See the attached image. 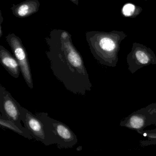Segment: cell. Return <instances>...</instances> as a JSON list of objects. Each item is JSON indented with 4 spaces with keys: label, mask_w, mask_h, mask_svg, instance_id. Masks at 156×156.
Returning <instances> with one entry per match:
<instances>
[{
    "label": "cell",
    "mask_w": 156,
    "mask_h": 156,
    "mask_svg": "<svg viewBox=\"0 0 156 156\" xmlns=\"http://www.w3.org/2000/svg\"><path fill=\"white\" fill-rule=\"evenodd\" d=\"M128 69L134 74L144 66L156 64V56L150 48L140 44H133L131 51L126 58Z\"/></svg>",
    "instance_id": "5"
},
{
    "label": "cell",
    "mask_w": 156,
    "mask_h": 156,
    "mask_svg": "<svg viewBox=\"0 0 156 156\" xmlns=\"http://www.w3.org/2000/svg\"><path fill=\"white\" fill-rule=\"evenodd\" d=\"M60 51L49 55L51 69L66 89L75 94L84 96L92 89L89 74L81 55L68 40Z\"/></svg>",
    "instance_id": "1"
},
{
    "label": "cell",
    "mask_w": 156,
    "mask_h": 156,
    "mask_svg": "<svg viewBox=\"0 0 156 156\" xmlns=\"http://www.w3.org/2000/svg\"><path fill=\"white\" fill-rule=\"evenodd\" d=\"M40 4L37 0H28L12 9L14 15L19 18H25L37 12Z\"/></svg>",
    "instance_id": "10"
},
{
    "label": "cell",
    "mask_w": 156,
    "mask_h": 156,
    "mask_svg": "<svg viewBox=\"0 0 156 156\" xmlns=\"http://www.w3.org/2000/svg\"><path fill=\"white\" fill-rule=\"evenodd\" d=\"M0 126L3 128L8 129L19 135L24 137L28 139L31 140L34 138L29 130L25 127L20 126L14 122L8 119H5L0 116Z\"/></svg>",
    "instance_id": "11"
},
{
    "label": "cell",
    "mask_w": 156,
    "mask_h": 156,
    "mask_svg": "<svg viewBox=\"0 0 156 156\" xmlns=\"http://www.w3.org/2000/svg\"><path fill=\"white\" fill-rule=\"evenodd\" d=\"M0 48V61L2 66L12 77L19 78L21 69L17 59L5 48L2 46Z\"/></svg>",
    "instance_id": "9"
},
{
    "label": "cell",
    "mask_w": 156,
    "mask_h": 156,
    "mask_svg": "<svg viewBox=\"0 0 156 156\" xmlns=\"http://www.w3.org/2000/svg\"><path fill=\"white\" fill-rule=\"evenodd\" d=\"M71 1L75 3V4L78 5V0H71Z\"/></svg>",
    "instance_id": "14"
},
{
    "label": "cell",
    "mask_w": 156,
    "mask_h": 156,
    "mask_svg": "<svg viewBox=\"0 0 156 156\" xmlns=\"http://www.w3.org/2000/svg\"><path fill=\"white\" fill-rule=\"evenodd\" d=\"M35 115L43 124L45 146L56 144L60 149L68 148L77 144V136L68 126L50 117L47 113L36 112Z\"/></svg>",
    "instance_id": "3"
},
{
    "label": "cell",
    "mask_w": 156,
    "mask_h": 156,
    "mask_svg": "<svg viewBox=\"0 0 156 156\" xmlns=\"http://www.w3.org/2000/svg\"><path fill=\"white\" fill-rule=\"evenodd\" d=\"M8 42L11 47L15 58L20 67L25 83L30 89L34 87L33 80L27 53L20 38L13 34L7 37Z\"/></svg>",
    "instance_id": "7"
},
{
    "label": "cell",
    "mask_w": 156,
    "mask_h": 156,
    "mask_svg": "<svg viewBox=\"0 0 156 156\" xmlns=\"http://www.w3.org/2000/svg\"><path fill=\"white\" fill-rule=\"evenodd\" d=\"M23 108L11 94L2 85L0 84V116L23 127L21 121Z\"/></svg>",
    "instance_id": "6"
},
{
    "label": "cell",
    "mask_w": 156,
    "mask_h": 156,
    "mask_svg": "<svg viewBox=\"0 0 156 156\" xmlns=\"http://www.w3.org/2000/svg\"><path fill=\"white\" fill-rule=\"evenodd\" d=\"M127 35L123 32H97L90 43L91 51L94 58L103 65L115 67L121 41Z\"/></svg>",
    "instance_id": "2"
},
{
    "label": "cell",
    "mask_w": 156,
    "mask_h": 156,
    "mask_svg": "<svg viewBox=\"0 0 156 156\" xmlns=\"http://www.w3.org/2000/svg\"><path fill=\"white\" fill-rule=\"evenodd\" d=\"M119 125L137 132L144 130L149 126H156V103L131 113L123 119Z\"/></svg>",
    "instance_id": "4"
},
{
    "label": "cell",
    "mask_w": 156,
    "mask_h": 156,
    "mask_svg": "<svg viewBox=\"0 0 156 156\" xmlns=\"http://www.w3.org/2000/svg\"><path fill=\"white\" fill-rule=\"evenodd\" d=\"M22 122L34 138L44 144L45 135L43 124L36 115L23 108Z\"/></svg>",
    "instance_id": "8"
},
{
    "label": "cell",
    "mask_w": 156,
    "mask_h": 156,
    "mask_svg": "<svg viewBox=\"0 0 156 156\" xmlns=\"http://www.w3.org/2000/svg\"><path fill=\"white\" fill-rule=\"evenodd\" d=\"M141 8L136 7L135 5L131 3H128L124 5L122 8V14L125 17H134L137 16L141 12Z\"/></svg>",
    "instance_id": "13"
},
{
    "label": "cell",
    "mask_w": 156,
    "mask_h": 156,
    "mask_svg": "<svg viewBox=\"0 0 156 156\" xmlns=\"http://www.w3.org/2000/svg\"><path fill=\"white\" fill-rule=\"evenodd\" d=\"M137 133L146 137L145 140H140V146L142 147L156 144V128L152 130H143Z\"/></svg>",
    "instance_id": "12"
}]
</instances>
